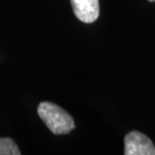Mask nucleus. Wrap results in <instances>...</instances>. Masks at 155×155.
I'll use <instances>...</instances> for the list:
<instances>
[{"mask_svg":"<svg viewBox=\"0 0 155 155\" xmlns=\"http://www.w3.org/2000/svg\"><path fill=\"white\" fill-rule=\"evenodd\" d=\"M38 113L54 134H68L75 129V122L72 116L58 105L41 102L38 108Z\"/></svg>","mask_w":155,"mask_h":155,"instance_id":"1","label":"nucleus"},{"mask_svg":"<svg viewBox=\"0 0 155 155\" xmlns=\"http://www.w3.org/2000/svg\"><path fill=\"white\" fill-rule=\"evenodd\" d=\"M125 155H155V147L146 135L138 131H132L124 139Z\"/></svg>","mask_w":155,"mask_h":155,"instance_id":"2","label":"nucleus"},{"mask_svg":"<svg viewBox=\"0 0 155 155\" xmlns=\"http://www.w3.org/2000/svg\"><path fill=\"white\" fill-rule=\"evenodd\" d=\"M74 13L82 22L92 23L100 14L99 0H71Z\"/></svg>","mask_w":155,"mask_h":155,"instance_id":"3","label":"nucleus"},{"mask_svg":"<svg viewBox=\"0 0 155 155\" xmlns=\"http://www.w3.org/2000/svg\"><path fill=\"white\" fill-rule=\"evenodd\" d=\"M20 151L10 138H0V155H19Z\"/></svg>","mask_w":155,"mask_h":155,"instance_id":"4","label":"nucleus"},{"mask_svg":"<svg viewBox=\"0 0 155 155\" xmlns=\"http://www.w3.org/2000/svg\"><path fill=\"white\" fill-rule=\"evenodd\" d=\"M148 1H150V2H155V0H148Z\"/></svg>","mask_w":155,"mask_h":155,"instance_id":"5","label":"nucleus"}]
</instances>
